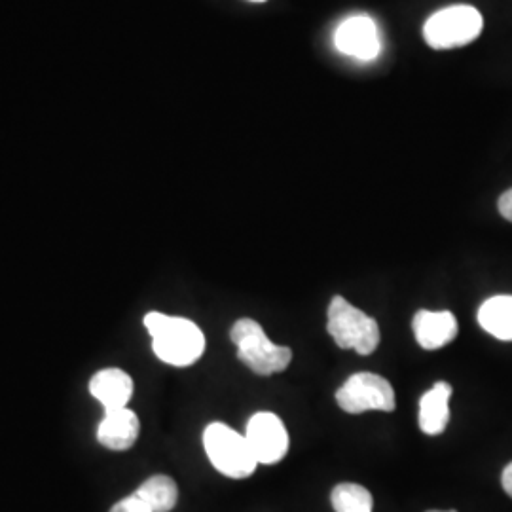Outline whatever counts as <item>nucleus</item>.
Instances as JSON below:
<instances>
[{
	"mask_svg": "<svg viewBox=\"0 0 512 512\" xmlns=\"http://www.w3.org/2000/svg\"><path fill=\"white\" fill-rule=\"evenodd\" d=\"M154 355L171 366L194 365L205 351L202 329L184 317L152 311L145 315Z\"/></svg>",
	"mask_w": 512,
	"mask_h": 512,
	"instance_id": "f257e3e1",
	"label": "nucleus"
},
{
	"mask_svg": "<svg viewBox=\"0 0 512 512\" xmlns=\"http://www.w3.org/2000/svg\"><path fill=\"white\" fill-rule=\"evenodd\" d=\"M230 338L238 348L239 361L258 376L283 372L293 361V351L275 346L264 329L253 319H239L230 330Z\"/></svg>",
	"mask_w": 512,
	"mask_h": 512,
	"instance_id": "f03ea898",
	"label": "nucleus"
},
{
	"mask_svg": "<svg viewBox=\"0 0 512 512\" xmlns=\"http://www.w3.org/2000/svg\"><path fill=\"white\" fill-rule=\"evenodd\" d=\"M203 448L220 475L239 480L255 473L258 461L249 442L226 423L215 421L205 427Z\"/></svg>",
	"mask_w": 512,
	"mask_h": 512,
	"instance_id": "7ed1b4c3",
	"label": "nucleus"
},
{
	"mask_svg": "<svg viewBox=\"0 0 512 512\" xmlns=\"http://www.w3.org/2000/svg\"><path fill=\"white\" fill-rule=\"evenodd\" d=\"M327 330L338 348L353 349L359 355H370L380 344L376 319L351 306L342 296L330 300Z\"/></svg>",
	"mask_w": 512,
	"mask_h": 512,
	"instance_id": "20e7f679",
	"label": "nucleus"
},
{
	"mask_svg": "<svg viewBox=\"0 0 512 512\" xmlns=\"http://www.w3.org/2000/svg\"><path fill=\"white\" fill-rule=\"evenodd\" d=\"M484 27V19L480 12L458 4L435 12L423 25V38L435 50H452L471 44L478 38Z\"/></svg>",
	"mask_w": 512,
	"mask_h": 512,
	"instance_id": "39448f33",
	"label": "nucleus"
},
{
	"mask_svg": "<svg viewBox=\"0 0 512 512\" xmlns=\"http://www.w3.org/2000/svg\"><path fill=\"white\" fill-rule=\"evenodd\" d=\"M336 403L348 414H363L368 410H395V391L391 384L372 372L353 374L336 391Z\"/></svg>",
	"mask_w": 512,
	"mask_h": 512,
	"instance_id": "423d86ee",
	"label": "nucleus"
},
{
	"mask_svg": "<svg viewBox=\"0 0 512 512\" xmlns=\"http://www.w3.org/2000/svg\"><path fill=\"white\" fill-rule=\"evenodd\" d=\"M245 439L260 465H275L289 452V435L285 423L272 412L255 414L247 423Z\"/></svg>",
	"mask_w": 512,
	"mask_h": 512,
	"instance_id": "0eeeda50",
	"label": "nucleus"
},
{
	"mask_svg": "<svg viewBox=\"0 0 512 512\" xmlns=\"http://www.w3.org/2000/svg\"><path fill=\"white\" fill-rule=\"evenodd\" d=\"M334 44L342 54L359 61H374L382 52L378 27L368 16L344 19L334 33Z\"/></svg>",
	"mask_w": 512,
	"mask_h": 512,
	"instance_id": "6e6552de",
	"label": "nucleus"
},
{
	"mask_svg": "<svg viewBox=\"0 0 512 512\" xmlns=\"http://www.w3.org/2000/svg\"><path fill=\"white\" fill-rule=\"evenodd\" d=\"M141 423L133 410L118 408L105 412L97 427V440L112 452H126L139 439Z\"/></svg>",
	"mask_w": 512,
	"mask_h": 512,
	"instance_id": "1a4fd4ad",
	"label": "nucleus"
},
{
	"mask_svg": "<svg viewBox=\"0 0 512 512\" xmlns=\"http://www.w3.org/2000/svg\"><path fill=\"white\" fill-rule=\"evenodd\" d=\"M412 327L418 344L427 351L448 346L456 340L459 330L458 321L452 311H418Z\"/></svg>",
	"mask_w": 512,
	"mask_h": 512,
	"instance_id": "9d476101",
	"label": "nucleus"
},
{
	"mask_svg": "<svg viewBox=\"0 0 512 512\" xmlns=\"http://www.w3.org/2000/svg\"><path fill=\"white\" fill-rule=\"evenodd\" d=\"M90 393L105 412L126 408L133 395V380L120 368H105L90 380Z\"/></svg>",
	"mask_w": 512,
	"mask_h": 512,
	"instance_id": "9b49d317",
	"label": "nucleus"
},
{
	"mask_svg": "<svg viewBox=\"0 0 512 512\" xmlns=\"http://www.w3.org/2000/svg\"><path fill=\"white\" fill-rule=\"evenodd\" d=\"M450 397L452 385L437 382L429 389L420 401V427L425 435H440L444 433L450 421Z\"/></svg>",
	"mask_w": 512,
	"mask_h": 512,
	"instance_id": "f8f14e48",
	"label": "nucleus"
},
{
	"mask_svg": "<svg viewBox=\"0 0 512 512\" xmlns=\"http://www.w3.org/2000/svg\"><path fill=\"white\" fill-rule=\"evenodd\" d=\"M478 323L497 340L512 342V296L499 294L488 298L478 310Z\"/></svg>",
	"mask_w": 512,
	"mask_h": 512,
	"instance_id": "ddd939ff",
	"label": "nucleus"
},
{
	"mask_svg": "<svg viewBox=\"0 0 512 512\" xmlns=\"http://www.w3.org/2000/svg\"><path fill=\"white\" fill-rule=\"evenodd\" d=\"M135 494L139 495L154 512H169L179 501V488L171 476L154 475L145 480Z\"/></svg>",
	"mask_w": 512,
	"mask_h": 512,
	"instance_id": "4468645a",
	"label": "nucleus"
},
{
	"mask_svg": "<svg viewBox=\"0 0 512 512\" xmlns=\"http://www.w3.org/2000/svg\"><path fill=\"white\" fill-rule=\"evenodd\" d=\"M332 509L336 512H372L374 499L365 486L359 484H338L330 495Z\"/></svg>",
	"mask_w": 512,
	"mask_h": 512,
	"instance_id": "2eb2a0df",
	"label": "nucleus"
},
{
	"mask_svg": "<svg viewBox=\"0 0 512 512\" xmlns=\"http://www.w3.org/2000/svg\"><path fill=\"white\" fill-rule=\"evenodd\" d=\"M109 512H154L148 503H145L137 494L128 495L122 501H118L116 505H112Z\"/></svg>",
	"mask_w": 512,
	"mask_h": 512,
	"instance_id": "dca6fc26",
	"label": "nucleus"
},
{
	"mask_svg": "<svg viewBox=\"0 0 512 512\" xmlns=\"http://www.w3.org/2000/svg\"><path fill=\"white\" fill-rule=\"evenodd\" d=\"M499 213L512 222V188L499 198Z\"/></svg>",
	"mask_w": 512,
	"mask_h": 512,
	"instance_id": "f3484780",
	"label": "nucleus"
},
{
	"mask_svg": "<svg viewBox=\"0 0 512 512\" xmlns=\"http://www.w3.org/2000/svg\"><path fill=\"white\" fill-rule=\"evenodd\" d=\"M501 484H503V490L512 497V463H509L501 475Z\"/></svg>",
	"mask_w": 512,
	"mask_h": 512,
	"instance_id": "a211bd4d",
	"label": "nucleus"
},
{
	"mask_svg": "<svg viewBox=\"0 0 512 512\" xmlns=\"http://www.w3.org/2000/svg\"><path fill=\"white\" fill-rule=\"evenodd\" d=\"M427 512H458V511H427Z\"/></svg>",
	"mask_w": 512,
	"mask_h": 512,
	"instance_id": "6ab92c4d",
	"label": "nucleus"
},
{
	"mask_svg": "<svg viewBox=\"0 0 512 512\" xmlns=\"http://www.w3.org/2000/svg\"><path fill=\"white\" fill-rule=\"evenodd\" d=\"M251 2H266V0H251Z\"/></svg>",
	"mask_w": 512,
	"mask_h": 512,
	"instance_id": "aec40b11",
	"label": "nucleus"
}]
</instances>
